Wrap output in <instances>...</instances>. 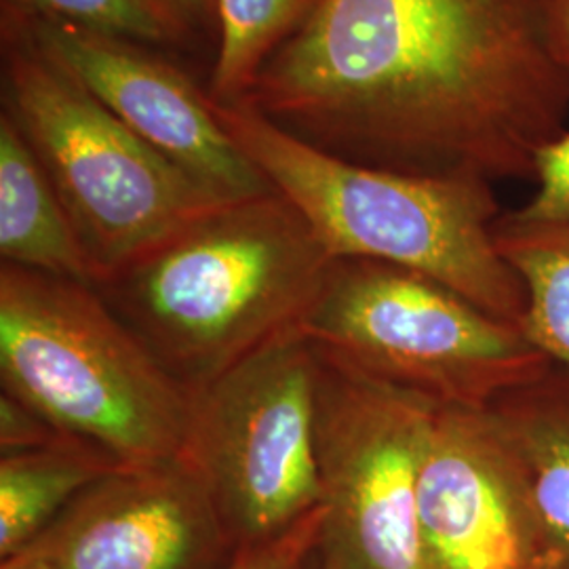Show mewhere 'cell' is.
Here are the masks:
<instances>
[{"mask_svg":"<svg viewBox=\"0 0 569 569\" xmlns=\"http://www.w3.org/2000/svg\"><path fill=\"white\" fill-rule=\"evenodd\" d=\"M552 0H319L243 102L350 163L533 182L568 131Z\"/></svg>","mask_w":569,"mask_h":569,"instance_id":"obj_1","label":"cell"},{"mask_svg":"<svg viewBox=\"0 0 569 569\" xmlns=\"http://www.w3.org/2000/svg\"><path fill=\"white\" fill-rule=\"evenodd\" d=\"M333 258L279 192L230 201L96 284L190 395L300 329Z\"/></svg>","mask_w":569,"mask_h":569,"instance_id":"obj_2","label":"cell"},{"mask_svg":"<svg viewBox=\"0 0 569 569\" xmlns=\"http://www.w3.org/2000/svg\"><path fill=\"white\" fill-rule=\"evenodd\" d=\"M211 106L333 260H376L422 272L519 327L526 289L496 247L493 226L505 211L493 183L350 163L293 138L249 103Z\"/></svg>","mask_w":569,"mask_h":569,"instance_id":"obj_3","label":"cell"},{"mask_svg":"<svg viewBox=\"0 0 569 569\" xmlns=\"http://www.w3.org/2000/svg\"><path fill=\"white\" fill-rule=\"evenodd\" d=\"M0 382L119 467L182 456L192 395L93 284L0 266Z\"/></svg>","mask_w":569,"mask_h":569,"instance_id":"obj_4","label":"cell"},{"mask_svg":"<svg viewBox=\"0 0 569 569\" xmlns=\"http://www.w3.org/2000/svg\"><path fill=\"white\" fill-rule=\"evenodd\" d=\"M2 100L100 281L224 201L143 142L2 11Z\"/></svg>","mask_w":569,"mask_h":569,"instance_id":"obj_5","label":"cell"},{"mask_svg":"<svg viewBox=\"0 0 569 569\" xmlns=\"http://www.w3.org/2000/svg\"><path fill=\"white\" fill-rule=\"evenodd\" d=\"M300 329L329 357L439 407L483 409L552 363L448 284L376 260H333Z\"/></svg>","mask_w":569,"mask_h":569,"instance_id":"obj_6","label":"cell"},{"mask_svg":"<svg viewBox=\"0 0 569 569\" xmlns=\"http://www.w3.org/2000/svg\"><path fill=\"white\" fill-rule=\"evenodd\" d=\"M317 348L293 329L192 395L182 456L203 479L237 549L321 507Z\"/></svg>","mask_w":569,"mask_h":569,"instance_id":"obj_7","label":"cell"},{"mask_svg":"<svg viewBox=\"0 0 569 569\" xmlns=\"http://www.w3.org/2000/svg\"><path fill=\"white\" fill-rule=\"evenodd\" d=\"M317 357L315 441L326 512L319 552L336 569H422L418 481L439 406L319 348Z\"/></svg>","mask_w":569,"mask_h":569,"instance_id":"obj_8","label":"cell"},{"mask_svg":"<svg viewBox=\"0 0 569 569\" xmlns=\"http://www.w3.org/2000/svg\"><path fill=\"white\" fill-rule=\"evenodd\" d=\"M44 56L124 122L143 142L224 201L274 192L264 173L228 136L207 89L140 42L30 16L2 4Z\"/></svg>","mask_w":569,"mask_h":569,"instance_id":"obj_9","label":"cell"},{"mask_svg":"<svg viewBox=\"0 0 569 569\" xmlns=\"http://www.w3.org/2000/svg\"><path fill=\"white\" fill-rule=\"evenodd\" d=\"M422 569H545L526 479L488 407H437L418 481Z\"/></svg>","mask_w":569,"mask_h":569,"instance_id":"obj_10","label":"cell"},{"mask_svg":"<svg viewBox=\"0 0 569 569\" xmlns=\"http://www.w3.org/2000/svg\"><path fill=\"white\" fill-rule=\"evenodd\" d=\"M23 550L58 569H228L239 549L178 456L110 470Z\"/></svg>","mask_w":569,"mask_h":569,"instance_id":"obj_11","label":"cell"},{"mask_svg":"<svg viewBox=\"0 0 569 569\" xmlns=\"http://www.w3.org/2000/svg\"><path fill=\"white\" fill-rule=\"evenodd\" d=\"M488 411L526 479L545 569H569V367L550 363Z\"/></svg>","mask_w":569,"mask_h":569,"instance_id":"obj_12","label":"cell"},{"mask_svg":"<svg viewBox=\"0 0 569 569\" xmlns=\"http://www.w3.org/2000/svg\"><path fill=\"white\" fill-rule=\"evenodd\" d=\"M0 260L93 287L100 281L41 161L4 112L0 117Z\"/></svg>","mask_w":569,"mask_h":569,"instance_id":"obj_13","label":"cell"},{"mask_svg":"<svg viewBox=\"0 0 569 569\" xmlns=\"http://www.w3.org/2000/svg\"><path fill=\"white\" fill-rule=\"evenodd\" d=\"M119 467L81 441L0 458V559L30 547L84 489Z\"/></svg>","mask_w":569,"mask_h":569,"instance_id":"obj_14","label":"cell"},{"mask_svg":"<svg viewBox=\"0 0 569 569\" xmlns=\"http://www.w3.org/2000/svg\"><path fill=\"white\" fill-rule=\"evenodd\" d=\"M493 239L526 289L519 329L552 363L569 367V220H521L505 211Z\"/></svg>","mask_w":569,"mask_h":569,"instance_id":"obj_15","label":"cell"},{"mask_svg":"<svg viewBox=\"0 0 569 569\" xmlns=\"http://www.w3.org/2000/svg\"><path fill=\"white\" fill-rule=\"evenodd\" d=\"M319 0H216L218 51L209 98L243 102L266 61L310 16Z\"/></svg>","mask_w":569,"mask_h":569,"instance_id":"obj_16","label":"cell"},{"mask_svg":"<svg viewBox=\"0 0 569 569\" xmlns=\"http://www.w3.org/2000/svg\"><path fill=\"white\" fill-rule=\"evenodd\" d=\"M2 4L140 44L182 42L152 0H2Z\"/></svg>","mask_w":569,"mask_h":569,"instance_id":"obj_17","label":"cell"},{"mask_svg":"<svg viewBox=\"0 0 569 569\" xmlns=\"http://www.w3.org/2000/svg\"><path fill=\"white\" fill-rule=\"evenodd\" d=\"M326 512L312 510L302 521L277 538L237 550L228 569H306L319 549Z\"/></svg>","mask_w":569,"mask_h":569,"instance_id":"obj_18","label":"cell"},{"mask_svg":"<svg viewBox=\"0 0 569 569\" xmlns=\"http://www.w3.org/2000/svg\"><path fill=\"white\" fill-rule=\"evenodd\" d=\"M533 183L528 203L512 213L521 220H569V129L540 152Z\"/></svg>","mask_w":569,"mask_h":569,"instance_id":"obj_19","label":"cell"},{"mask_svg":"<svg viewBox=\"0 0 569 569\" xmlns=\"http://www.w3.org/2000/svg\"><path fill=\"white\" fill-rule=\"evenodd\" d=\"M72 441L61 435L37 409L26 406L9 392H0V451L20 453L32 449L53 448Z\"/></svg>","mask_w":569,"mask_h":569,"instance_id":"obj_20","label":"cell"},{"mask_svg":"<svg viewBox=\"0 0 569 569\" xmlns=\"http://www.w3.org/2000/svg\"><path fill=\"white\" fill-rule=\"evenodd\" d=\"M154 7L164 16V20L171 23V28L178 32L180 41H186L199 21L207 18V13L216 16V0H152Z\"/></svg>","mask_w":569,"mask_h":569,"instance_id":"obj_21","label":"cell"},{"mask_svg":"<svg viewBox=\"0 0 569 569\" xmlns=\"http://www.w3.org/2000/svg\"><path fill=\"white\" fill-rule=\"evenodd\" d=\"M550 41L555 56L569 68V0H552Z\"/></svg>","mask_w":569,"mask_h":569,"instance_id":"obj_22","label":"cell"},{"mask_svg":"<svg viewBox=\"0 0 569 569\" xmlns=\"http://www.w3.org/2000/svg\"><path fill=\"white\" fill-rule=\"evenodd\" d=\"M0 569H58L53 568L51 563H47L41 557L28 552V550H21L18 555L9 557V559H2Z\"/></svg>","mask_w":569,"mask_h":569,"instance_id":"obj_23","label":"cell"},{"mask_svg":"<svg viewBox=\"0 0 569 569\" xmlns=\"http://www.w3.org/2000/svg\"><path fill=\"white\" fill-rule=\"evenodd\" d=\"M306 569H336L329 561H327L326 557L319 552V549H317V552L312 555V559H310V563H308V568Z\"/></svg>","mask_w":569,"mask_h":569,"instance_id":"obj_24","label":"cell"}]
</instances>
